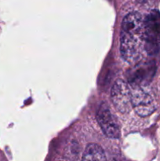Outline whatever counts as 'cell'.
I'll list each match as a JSON object with an SVG mask.
<instances>
[{
    "instance_id": "obj_1",
    "label": "cell",
    "mask_w": 160,
    "mask_h": 161,
    "mask_svg": "<svg viewBox=\"0 0 160 161\" xmlns=\"http://www.w3.org/2000/svg\"><path fill=\"white\" fill-rule=\"evenodd\" d=\"M144 20L139 13H130L125 17L120 35V52L129 63L136 62L144 50Z\"/></svg>"
},
{
    "instance_id": "obj_2",
    "label": "cell",
    "mask_w": 160,
    "mask_h": 161,
    "mask_svg": "<svg viewBox=\"0 0 160 161\" xmlns=\"http://www.w3.org/2000/svg\"><path fill=\"white\" fill-rule=\"evenodd\" d=\"M144 50L153 55L160 50V13L151 11L144 20Z\"/></svg>"
},
{
    "instance_id": "obj_3",
    "label": "cell",
    "mask_w": 160,
    "mask_h": 161,
    "mask_svg": "<svg viewBox=\"0 0 160 161\" xmlns=\"http://www.w3.org/2000/svg\"><path fill=\"white\" fill-rule=\"evenodd\" d=\"M97 119L104 134L108 138H119L120 137V126L117 118L106 104L99 107Z\"/></svg>"
},
{
    "instance_id": "obj_4",
    "label": "cell",
    "mask_w": 160,
    "mask_h": 161,
    "mask_svg": "<svg viewBox=\"0 0 160 161\" xmlns=\"http://www.w3.org/2000/svg\"><path fill=\"white\" fill-rule=\"evenodd\" d=\"M130 87L132 107L135 112L142 117L152 114L156 108L152 96L143 91L140 86H131Z\"/></svg>"
},
{
    "instance_id": "obj_5",
    "label": "cell",
    "mask_w": 160,
    "mask_h": 161,
    "mask_svg": "<svg viewBox=\"0 0 160 161\" xmlns=\"http://www.w3.org/2000/svg\"><path fill=\"white\" fill-rule=\"evenodd\" d=\"M111 97L113 104L119 112L126 113L132 107L130 87L125 81L116 80L112 86Z\"/></svg>"
},
{
    "instance_id": "obj_6",
    "label": "cell",
    "mask_w": 160,
    "mask_h": 161,
    "mask_svg": "<svg viewBox=\"0 0 160 161\" xmlns=\"http://www.w3.org/2000/svg\"><path fill=\"white\" fill-rule=\"evenodd\" d=\"M155 72V66L153 64H144L135 68L129 76L131 86H140L150 82Z\"/></svg>"
},
{
    "instance_id": "obj_7",
    "label": "cell",
    "mask_w": 160,
    "mask_h": 161,
    "mask_svg": "<svg viewBox=\"0 0 160 161\" xmlns=\"http://www.w3.org/2000/svg\"><path fill=\"white\" fill-rule=\"evenodd\" d=\"M82 161H107L103 149L97 144H89L86 148Z\"/></svg>"
},
{
    "instance_id": "obj_8",
    "label": "cell",
    "mask_w": 160,
    "mask_h": 161,
    "mask_svg": "<svg viewBox=\"0 0 160 161\" xmlns=\"http://www.w3.org/2000/svg\"><path fill=\"white\" fill-rule=\"evenodd\" d=\"M140 3L143 5H145V4H151L154 2V0H137Z\"/></svg>"
}]
</instances>
